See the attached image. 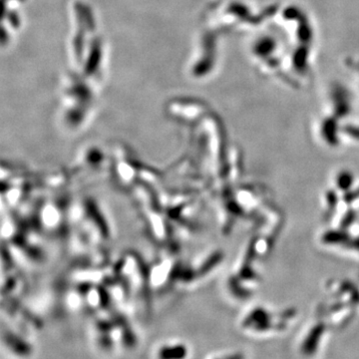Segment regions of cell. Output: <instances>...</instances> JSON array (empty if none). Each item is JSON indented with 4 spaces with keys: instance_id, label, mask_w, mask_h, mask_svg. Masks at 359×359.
<instances>
[{
    "instance_id": "1",
    "label": "cell",
    "mask_w": 359,
    "mask_h": 359,
    "mask_svg": "<svg viewBox=\"0 0 359 359\" xmlns=\"http://www.w3.org/2000/svg\"><path fill=\"white\" fill-rule=\"evenodd\" d=\"M187 349L183 345L166 346L159 352L160 359H182L186 356Z\"/></svg>"
}]
</instances>
